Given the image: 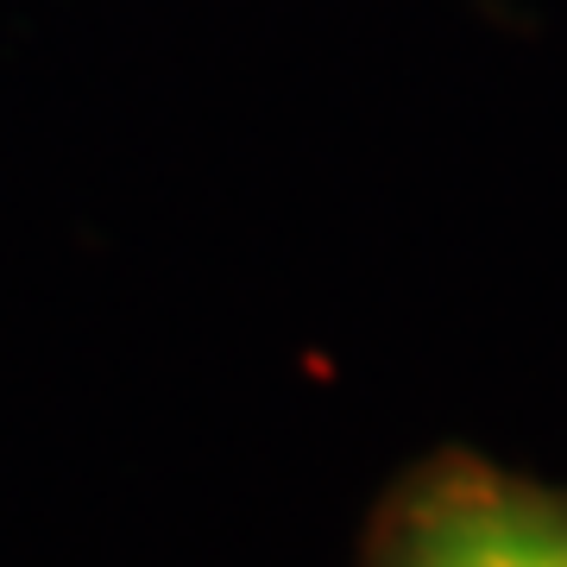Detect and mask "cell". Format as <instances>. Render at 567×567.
<instances>
[{
  "instance_id": "6da1fadb",
  "label": "cell",
  "mask_w": 567,
  "mask_h": 567,
  "mask_svg": "<svg viewBox=\"0 0 567 567\" xmlns=\"http://www.w3.org/2000/svg\"><path fill=\"white\" fill-rule=\"evenodd\" d=\"M385 567H567V498L511 480H466L416 511Z\"/></svg>"
}]
</instances>
